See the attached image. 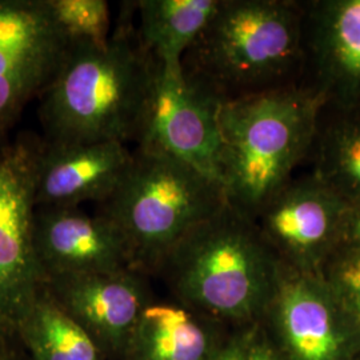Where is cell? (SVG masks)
I'll return each mask as SVG.
<instances>
[{"label":"cell","instance_id":"cell-10","mask_svg":"<svg viewBox=\"0 0 360 360\" xmlns=\"http://www.w3.org/2000/svg\"><path fill=\"white\" fill-rule=\"evenodd\" d=\"M348 205L311 172L294 176L259 212L255 223L282 264L321 275L336 251Z\"/></svg>","mask_w":360,"mask_h":360},{"label":"cell","instance_id":"cell-21","mask_svg":"<svg viewBox=\"0 0 360 360\" xmlns=\"http://www.w3.org/2000/svg\"><path fill=\"white\" fill-rule=\"evenodd\" d=\"M245 360H285L282 354L271 343L270 339L263 334L259 326L250 327L245 340Z\"/></svg>","mask_w":360,"mask_h":360},{"label":"cell","instance_id":"cell-14","mask_svg":"<svg viewBox=\"0 0 360 360\" xmlns=\"http://www.w3.org/2000/svg\"><path fill=\"white\" fill-rule=\"evenodd\" d=\"M131 162L132 151L123 143H49L40 139L35 205H101L115 191Z\"/></svg>","mask_w":360,"mask_h":360},{"label":"cell","instance_id":"cell-23","mask_svg":"<svg viewBox=\"0 0 360 360\" xmlns=\"http://www.w3.org/2000/svg\"><path fill=\"white\" fill-rule=\"evenodd\" d=\"M250 327L232 328L214 360H245V340Z\"/></svg>","mask_w":360,"mask_h":360},{"label":"cell","instance_id":"cell-2","mask_svg":"<svg viewBox=\"0 0 360 360\" xmlns=\"http://www.w3.org/2000/svg\"><path fill=\"white\" fill-rule=\"evenodd\" d=\"M282 272L255 220L227 203L183 236L154 276L168 297L236 328L260 321Z\"/></svg>","mask_w":360,"mask_h":360},{"label":"cell","instance_id":"cell-7","mask_svg":"<svg viewBox=\"0 0 360 360\" xmlns=\"http://www.w3.org/2000/svg\"><path fill=\"white\" fill-rule=\"evenodd\" d=\"M285 360H355L360 326L322 275L283 266L275 295L257 322Z\"/></svg>","mask_w":360,"mask_h":360},{"label":"cell","instance_id":"cell-4","mask_svg":"<svg viewBox=\"0 0 360 360\" xmlns=\"http://www.w3.org/2000/svg\"><path fill=\"white\" fill-rule=\"evenodd\" d=\"M321 112L319 99L300 84L223 102L220 184L227 203L255 220L309 160Z\"/></svg>","mask_w":360,"mask_h":360},{"label":"cell","instance_id":"cell-3","mask_svg":"<svg viewBox=\"0 0 360 360\" xmlns=\"http://www.w3.org/2000/svg\"><path fill=\"white\" fill-rule=\"evenodd\" d=\"M181 67L221 102L300 84L303 1L220 0Z\"/></svg>","mask_w":360,"mask_h":360},{"label":"cell","instance_id":"cell-18","mask_svg":"<svg viewBox=\"0 0 360 360\" xmlns=\"http://www.w3.org/2000/svg\"><path fill=\"white\" fill-rule=\"evenodd\" d=\"M15 339L30 360H105L95 342L44 290L18 323Z\"/></svg>","mask_w":360,"mask_h":360},{"label":"cell","instance_id":"cell-15","mask_svg":"<svg viewBox=\"0 0 360 360\" xmlns=\"http://www.w3.org/2000/svg\"><path fill=\"white\" fill-rule=\"evenodd\" d=\"M231 330L171 297H156L144 309L122 360H214Z\"/></svg>","mask_w":360,"mask_h":360},{"label":"cell","instance_id":"cell-20","mask_svg":"<svg viewBox=\"0 0 360 360\" xmlns=\"http://www.w3.org/2000/svg\"><path fill=\"white\" fill-rule=\"evenodd\" d=\"M321 275L360 326V251L336 250L326 262Z\"/></svg>","mask_w":360,"mask_h":360},{"label":"cell","instance_id":"cell-13","mask_svg":"<svg viewBox=\"0 0 360 360\" xmlns=\"http://www.w3.org/2000/svg\"><path fill=\"white\" fill-rule=\"evenodd\" d=\"M34 245L44 281L59 275L134 269L127 245L114 223L79 207H37Z\"/></svg>","mask_w":360,"mask_h":360},{"label":"cell","instance_id":"cell-5","mask_svg":"<svg viewBox=\"0 0 360 360\" xmlns=\"http://www.w3.org/2000/svg\"><path fill=\"white\" fill-rule=\"evenodd\" d=\"M226 205L217 180L172 156L136 148L124 178L96 212L122 233L132 267L154 276L180 239Z\"/></svg>","mask_w":360,"mask_h":360},{"label":"cell","instance_id":"cell-16","mask_svg":"<svg viewBox=\"0 0 360 360\" xmlns=\"http://www.w3.org/2000/svg\"><path fill=\"white\" fill-rule=\"evenodd\" d=\"M220 0H141L136 27L143 49L158 65L181 67L183 58L200 37Z\"/></svg>","mask_w":360,"mask_h":360},{"label":"cell","instance_id":"cell-6","mask_svg":"<svg viewBox=\"0 0 360 360\" xmlns=\"http://www.w3.org/2000/svg\"><path fill=\"white\" fill-rule=\"evenodd\" d=\"M39 143L25 135L0 148V343L15 338L43 290L34 245Z\"/></svg>","mask_w":360,"mask_h":360},{"label":"cell","instance_id":"cell-24","mask_svg":"<svg viewBox=\"0 0 360 360\" xmlns=\"http://www.w3.org/2000/svg\"><path fill=\"white\" fill-rule=\"evenodd\" d=\"M0 360H30L16 339L0 343Z\"/></svg>","mask_w":360,"mask_h":360},{"label":"cell","instance_id":"cell-17","mask_svg":"<svg viewBox=\"0 0 360 360\" xmlns=\"http://www.w3.org/2000/svg\"><path fill=\"white\" fill-rule=\"evenodd\" d=\"M307 162L309 172L348 206L360 203V111L322 108Z\"/></svg>","mask_w":360,"mask_h":360},{"label":"cell","instance_id":"cell-9","mask_svg":"<svg viewBox=\"0 0 360 360\" xmlns=\"http://www.w3.org/2000/svg\"><path fill=\"white\" fill-rule=\"evenodd\" d=\"M68 44L46 0H0V148L51 82Z\"/></svg>","mask_w":360,"mask_h":360},{"label":"cell","instance_id":"cell-1","mask_svg":"<svg viewBox=\"0 0 360 360\" xmlns=\"http://www.w3.org/2000/svg\"><path fill=\"white\" fill-rule=\"evenodd\" d=\"M135 15L136 1L123 3L105 44H68L39 96L43 141L135 143L156 65L143 49Z\"/></svg>","mask_w":360,"mask_h":360},{"label":"cell","instance_id":"cell-22","mask_svg":"<svg viewBox=\"0 0 360 360\" xmlns=\"http://www.w3.org/2000/svg\"><path fill=\"white\" fill-rule=\"evenodd\" d=\"M336 250L360 251V203L348 206Z\"/></svg>","mask_w":360,"mask_h":360},{"label":"cell","instance_id":"cell-11","mask_svg":"<svg viewBox=\"0 0 360 360\" xmlns=\"http://www.w3.org/2000/svg\"><path fill=\"white\" fill-rule=\"evenodd\" d=\"M151 276L135 269L50 276L43 290L90 336L105 360H122L144 309Z\"/></svg>","mask_w":360,"mask_h":360},{"label":"cell","instance_id":"cell-12","mask_svg":"<svg viewBox=\"0 0 360 360\" xmlns=\"http://www.w3.org/2000/svg\"><path fill=\"white\" fill-rule=\"evenodd\" d=\"M300 86L330 111H360V0H307Z\"/></svg>","mask_w":360,"mask_h":360},{"label":"cell","instance_id":"cell-19","mask_svg":"<svg viewBox=\"0 0 360 360\" xmlns=\"http://www.w3.org/2000/svg\"><path fill=\"white\" fill-rule=\"evenodd\" d=\"M70 43L102 46L111 37L110 6L104 0H46Z\"/></svg>","mask_w":360,"mask_h":360},{"label":"cell","instance_id":"cell-8","mask_svg":"<svg viewBox=\"0 0 360 360\" xmlns=\"http://www.w3.org/2000/svg\"><path fill=\"white\" fill-rule=\"evenodd\" d=\"M221 103L218 96L187 77L183 67L156 63L136 148L179 159L220 184Z\"/></svg>","mask_w":360,"mask_h":360}]
</instances>
